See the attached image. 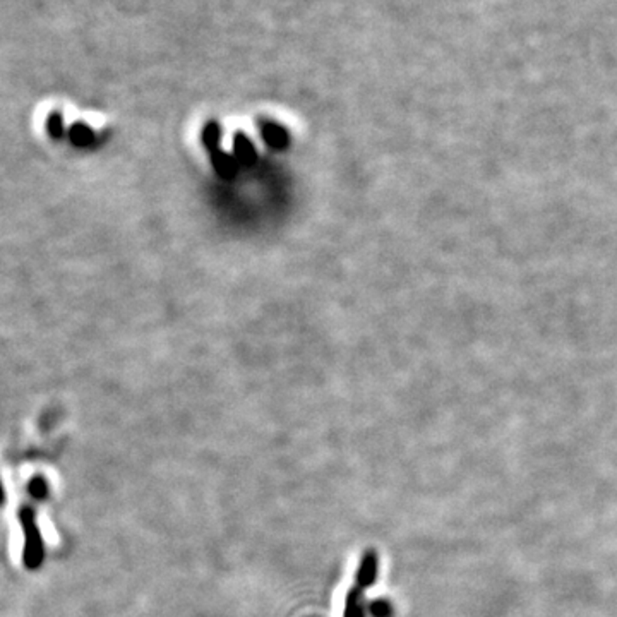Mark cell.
I'll list each match as a JSON object with an SVG mask.
<instances>
[{"instance_id": "1", "label": "cell", "mask_w": 617, "mask_h": 617, "mask_svg": "<svg viewBox=\"0 0 617 617\" xmlns=\"http://www.w3.org/2000/svg\"><path fill=\"white\" fill-rule=\"evenodd\" d=\"M19 521L23 528V564L26 570L36 571L45 559V542L31 506H21Z\"/></svg>"}, {"instance_id": "2", "label": "cell", "mask_w": 617, "mask_h": 617, "mask_svg": "<svg viewBox=\"0 0 617 617\" xmlns=\"http://www.w3.org/2000/svg\"><path fill=\"white\" fill-rule=\"evenodd\" d=\"M377 570H379V557L376 550L369 549L360 559L359 570L355 573V587L362 590L372 587L377 580Z\"/></svg>"}, {"instance_id": "3", "label": "cell", "mask_w": 617, "mask_h": 617, "mask_svg": "<svg viewBox=\"0 0 617 617\" xmlns=\"http://www.w3.org/2000/svg\"><path fill=\"white\" fill-rule=\"evenodd\" d=\"M343 617H366V605H363V590L353 585L345 598V611Z\"/></svg>"}, {"instance_id": "4", "label": "cell", "mask_w": 617, "mask_h": 617, "mask_svg": "<svg viewBox=\"0 0 617 617\" xmlns=\"http://www.w3.org/2000/svg\"><path fill=\"white\" fill-rule=\"evenodd\" d=\"M27 492L33 499L36 501H45L48 495V484L45 480V477L41 475H34L30 482H27Z\"/></svg>"}, {"instance_id": "5", "label": "cell", "mask_w": 617, "mask_h": 617, "mask_svg": "<svg viewBox=\"0 0 617 617\" xmlns=\"http://www.w3.org/2000/svg\"><path fill=\"white\" fill-rule=\"evenodd\" d=\"M369 611L374 617H391V614H393V609H391L390 602L383 601V598L374 601L372 604H370Z\"/></svg>"}]
</instances>
